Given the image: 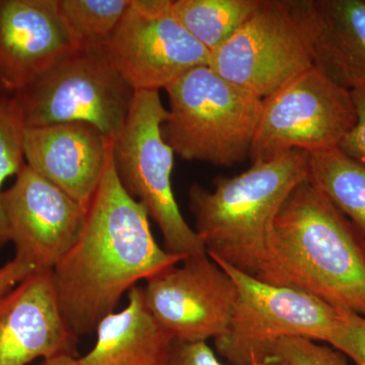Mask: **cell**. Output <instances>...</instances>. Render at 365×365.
Returning a JSON list of instances; mask_svg holds the SVG:
<instances>
[{"label":"cell","mask_w":365,"mask_h":365,"mask_svg":"<svg viewBox=\"0 0 365 365\" xmlns=\"http://www.w3.org/2000/svg\"><path fill=\"white\" fill-rule=\"evenodd\" d=\"M215 262L232 277L237 290L227 332L215 340L218 354L228 364H260L283 338L328 343L337 326L339 309L304 292L268 284Z\"/></svg>","instance_id":"obj_8"},{"label":"cell","mask_w":365,"mask_h":365,"mask_svg":"<svg viewBox=\"0 0 365 365\" xmlns=\"http://www.w3.org/2000/svg\"><path fill=\"white\" fill-rule=\"evenodd\" d=\"M364 249H365V242L364 241Z\"/></svg>","instance_id":"obj_29"},{"label":"cell","mask_w":365,"mask_h":365,"mask_svg":"<svg viewBox=\"0 0 365 365\" xmlns=\"http://www.w3.org/2000/svg\"><path fill=\"white\" fill-rule=\"evenodd\" d=\"M314 0H260L244 25L209 55L208 66L260 98L314 66Z\"/></svg>","instance_id":"obj_5"},{"label":"cell","mask_w":365,"mask_h":365,"mask_svg":"<svg viewBox=\"0 0 365 365\" xmlns=\"http://www.w3.org/2000/svg\"><path fill=\"white\" fill-rule=\"evenodd\" d=\"M136 91L104 47H79L14 97L25 127L86 123L116 138Z\"/></svg>","instance_id":"obj_7"},{"label":"cell","mask_w":365,"mask_h":365,"mask_svg":"<svg viewBox=\"0 0 365 365\" xmlns=\"http://www.w3.org/2000/svg\"><path fill=\"white\" fill-rule=\"evenodd\" d=\"M34 271L35 269L30 264L18 257L7 262L6 265L0 267V297L16 287Z\"/></svg>","instance_id":"obj_26"},{"label":"cell","mask_w":365,"mask_h":365,"mask_svg":"<svg viewBox=\"0 0 365 365\" xmlns=\"http://www.w3.org/2000/svg\"><path fill=\"white\" fill-rule=\"evenodd\" d=\"M165 91L170 109L162 136L182 160L230 168L249 158L263 98L208 66L186 72Z\"/></svg>","instance_id":"obj_4"},{"label":"cell","mask_w":365,"mask_h":365,"mask_svg":"<svg viewBox=\"0 0 365 365\" xmlns=\"http://www.w3.org/2000/svg\"><path fill=\"white\" fill-rule=\"evenodd\" d=\"M37 365H85L81 359H76L74 355L62 354L41 360Z\"/></svg>","instance_id":"obj_27"},{"label":"cell","mask_w":365,"mask_h":365,"mask_svg":"<svg viewBox=\"0 0 365 365\" xmlns=\"http://www.w3.org/2000/svg\"><path fill=\"white\" fill-rule=\"evenodd\" d=\"M122 311L110 314L97 327V341L81 357L85 365H165L174 337L151 313L143 287L127 294Z\"/></svg>","instance_id":"obj_16"},{"label":"cell","mask_w":365,"mask_h":365,"mask_svg":"<svg viewBox=\"0 0 365 365\" xmlns=\"http://www.w3.org/2000/svg\"><path fill=\"white\" fill-rule=\"evenodd\" d=\"M350 91L356 110L357 122L340 143L339 148L350 158L365 165V83Z\"/></svg>","instance_id":"obj_24"},{"label":"cell","mask_w":365,"mask_h":365,"mask_svg":"<svg viewBox=\"0 0 365 365\" xmlns=\"http://www.w3.org/2000/svg\"><path fill=\"white\" fill-rule=\"evenodd\" d=\"M328 344L350 357L356 365H365V316L339 311L337 326Z\"/></svg>","instance_id":"obj_23"},{"label":"cell","mask_w":365,"mask_h":365,"mask_svg":"<svg viewBox=\"0 0 365 365\" xmlns=\"http://www.w3.org/2000/svg\"><path fill=\"white\" fill-rule=\"evenodd\" d=\"M256 365H287L285 362H283L282 360L277 359V357H268L263 361H261L260 364Z\"/></svg>","instance_id":"obj_28"},{"label":"cell","mask_w":365,"mask_h":365,"mask_svg":"<svg viewBox=\"0 0 365 365\" xmlns=\"http://www.w3.org/2000/svg\"><path fill=\"white\" fill-rule=\"evenodd\" d=\"M2 203L14 257L35 271H52L78 240L86 209L25 165Z\"/></svg>","instance_id":"obj_12"},{"label":"cell","mask_w":365,"mask_h":365,"mask_svg":"<svg viewBox=\"0 0 365 365\" xmlns=\"http://www.w3.org/2000/svg\"><path fill=\"white\" fill-rule=\"evenodd\" d=\"M255 278L365 316L364 240L307 179L276 215Z\"/></svg>","instance_id":"obj_2"},{"label":"cell","mask_w":365,"mask_h":365,"mask_svg":"<svg viewBox=\"0 0 365 365\" xmlns=\"http://www.w3.org/2000/svg\"><path fill=\"white\" fill-rule=\"evenodd\" d=\"M78 339L60 311L52 271H34L0 297V365L76 356Z\"/></svg>","instance_id":"obj_14"},{"label":"cell","mask_w":365,"mask_h":365,"mask_svg":"<svg viewBox=\"0 0 365 365\" xmlns=\"http://www.w3.org/2000/svg\"><path fill=\"white\" fill-rule=\"evenodd\" d=\"M365 242V165L339 148L309 153L307 177Z\"/></svg>","instance_id":"obj_18"},{"label":"cell","mask_w":365,"mask_h":365,"mask_svg":"<svg viewBox=\"0 0 365 365\" xmlns=\"http://www.w3.org/2000/svg\"><path fill=\"white\" fill-rule=\"evenodd\" d=\"M165 365H223L206 342L174 339Z\"/></svg>","instance_id":"obj_25"},{"label":"cell","mask_w":365,"mask_h":365,"mask_svg":"<svg viewBox=\"0 0 365 365\" xmlns=\"http://www.w3.org/2000/svg\"><path fill=\"white\" fill-rule=\"evenodd\" d=\"M57 4L78 47H104L131 0H57Z\"/></svg>","instance_id":"obj_20"},{"label":"cell","mask_w":365,"mask_h":365,"mask_svg":"<svg viewBox=\"0 0 365 365\" xmlns=\"http://www.w3.org/2000/svg\"><path fill=\"white\" fill-rule=\"evenodd\" d=\"M314 66L346 90L365 83V0H314Z\"/></svg>","instance_id":"obj_17"},{"label":"cell","mask_w":365,"mask_h":365,"mask_svg":"<svg viewBox=\"0 0 365 365\" xmlns=\"http://www.w3.org/2000/svg\"><path fill=\"white\" fill-rule=\"evenodd\" d=\"M172 0H131L104 45L115 68L135 91L167 88L210 52L177 20Z\"/></svg>","instance_id":"obj_10"},{"label":"cell","mask_w":365,"mask_h":365,"mask_svg":"<svg viewBox=\"0 0 365 365\" xmlns=\"http://www.w3.org/2000/svg\"><path fill=\"white\" fill-rule=\"evenodd\" d=\"M78 46L57 0H0V98H14Z\"/></svg>","instance_id":"obj_13"},{"label":"cell","mask_w":365,"mask_h":365,"mask_svg":"<svg viewBox=\"0 0 365 365\" xmlns=\"http://www.w3.org/2000/svg\"><path fill=\"white\" fill-rule=\"evenodd\" d=\"M184 259L155 241L145 207L118 179L112 148L83 230L52 270L67 326L78 338L96 332L139 281H148Z\"/></svg>","instance_id":"obj_1"},{"label":"cell","mask_w":365,"mask_h":365,"mask_svg":"<svg viewBox=\"0 0 365 365\" xmlns=\"http://www.w3.org/2000/svg\"><path fill=\"white\" fill-rule=\"evenodd\" d=\"M260 0H176L172 11L192 37L209 52L235 35Z\"/></svg>","instance_id":"obj_19"},{"label":"cell","mask_w":365,"mask_h":365,"mask_svg":"<svg viewBox=\"0 0 365 365\" xmlns=\"http://www.w3.org/2000/svg\"><path fill=\"white\" fill-rule=\"evenodd\" d=\"M287 365H349L342 352L304 337H287L274 345L270 357Z\"/></svg>","instance_id":"obj_22"},{"label":"cell","mask_w":365,"mask_h":365,"mask_svg":"<svg viewBox=\"0 0 365 365\" xmlns=\"http://www.w3.org/2000/svg\"><path fill=\"white\" fill-rule=\"evenodd\" d=\"M24 130L25 124L16 101L14 98H0V252L11 242L2 203V186L9 177L16 176L26 165Z\"/></svg>","instance_id":"obj_21"},{"label":"cell","mask_w":365,"mask_h":365,"mask_svg":"<svg viewBox=\"0 0 365 365\" xmlns=\"http://www.w3.org/2000/svg\"><path fill=\"white\" fill-rule=\"evenodd\" d=\"M26 165L88 210L111 155L113 139L86 123L25 127Z\"/></svg>","instance_id":"obj_15"},{"label":"cell","mask_w":365,"mask_h":365,"mask_svg":"<svg viewBox=\"0 0 365 365\" xmlns=\"http://www.w3.org/2000/svg\"><path fill=\"white\" fill-rule=\"evenodd\" d=\"M167 118L160 91H136L123 128L113 139V160L125 191L157 223L163 249L186 258L206 253V249L182 217L173 191L175 153L162 136Z\"/></svg>","instance_id":"obj_6"},{"label":"cell","mask_w":365,"mask_h":365,"mask_svg":"<svg viewBox=\"0 0 365 365\" xmlns=\"http://www.w3.org/2000/svg\"><path fill=\"white\" fill-rule=\"evenodd\" d=\"M356 122L351 91L313 66L263 98L249 158L254 163L339 148Z\"/></svg>","instance_id":"obj_9"},{"label":"cell","mask_w":365,"mask_h":365,"mask_svg":"<svg viewBox=\"0 0 365 365\" xmlns=\"http://www.w3.org/2000/svg\"><path fill=\"white\" fill-rule=\"evenodd\" d=\"M179 265L146 281V304L174 339L215 340L234 313V280L207 253L190 255Z\"/></svg>","instance_id":"obj_11"},{"label":"cell","mask_w":365,"mask_h":365,"mask_svg":"<svg viewBox=\"0 0 365 365\" xmlns=\"http://www.w3.org/2000/svg\"><path fill=\"white\" fill-rule=\"evenodd\" d=\"M309 153L292 150L254 162L237 176L216 177L213 191L198 184L189 190L195 232L212 260L256 276L281 206L307 179Z\"/></svg>","instance_id":"obj_3"}]
</instances>
